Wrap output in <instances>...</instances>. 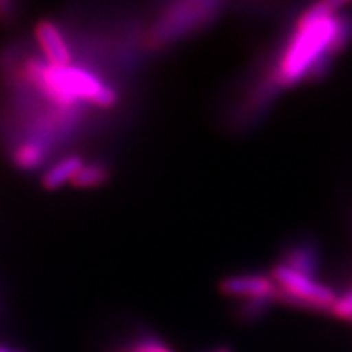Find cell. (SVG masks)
<instances>
[{"label": "cell", "mask_w": 352, "mask_h": 352, "mask_svg": "<svg viewBox=\"0 0 352 352\" xmlns=\"http://www.w3.org/2000/svg\"><path fill=\"white\" fill-rule=\"evenodd\" d=\"M34 36H36L39 50L43 51L44 63L52 65V67H67L72 65V51H70L69 43L59 30V26L50 20L39 21L34 28Z\"/></svg>", "instance_id": "cell-6"}, {"label": "cell", "mask_w": 352, "mask_h": 352, "mask_svg": "<svg viewBox=\"0 0 352 352\" xmlns=\"http://www.w3.org/2000/svg\"><path fill=\"white\" fill-rule=\"evenodd\" d=\"M340 10L341 3L321 2L302 13L277 57L271 77L274 85L294 87L305 78L323 76L329 56L340 52L352 34L351 19Z\"/></svg>", "instance_id": "cell-1"}, {"label": "cell", "mask_w": 352, "mask_h": 352, "mask_svg": "<svg viewBox=\"0 0 352 352\" xmlns=\"http://www.w3.org/2000/svg\"><path fill=\"white\" fill-rule=\"evenodd\" d=\"M0 352H23V351H19V349H12V347H8V346H3V344H0Z\"/></svg>", "instance_id": "cell-13"}, {"label": "cell", "mask_w": 352, "mask_h": 352, "mask_svg": "<svg viewBox=\"0 0 352 352\" xmlns=\"http://www.w3.org/2000/svg\"><path fill=\"white\" fill-rule=\"evenodd\" d=\"M220 290L228 297L248 302H270L277 297L274 280L266 276H232L222 280Z\"/></svg>", "instance_id": "cell-5"}, {"label": "cell", "mask_w": 352, "mask_h": 352, "mask_svg": "<svg viewBox=\"0 0 352 352\" xmlns=\"http://www.w3.org/2000/svg\"><path fill=\"white\" fill-rule=\"evenodd\" d=\"M277 289V298L294 303V305L324 310L331 308L336 296L328 285L318 283L314 276L303 274L287 264H277L271 272Z\"/></svg>", "instance_id": "cell-4"}, {"label": "cell", "mask_w": 352, "mask_h": 352, "mask_svg": "<svg viewBox=\"0 0 352 352\" xmlns=\"http://www.w3.org/2000/svg\"><path fill=\"white\" fill-rule=\"evenodd\" d=\"M107 182H108L107 166L100 164H90V165H83V168L80 170V173L76 176V179H74L72 184L80 189H91V188L103 186Z\"/></svg>", "instance_id": "cell-9"}, {"label": "cell", "mask_w": 352, "mask_h": 352, "mask_svg": "<svg viewBox=\"0 0 352 352\" xmlns=\"http://www.w3.org/2000/svg\"><path fill=\"white\" fill-rule=\"evenodd\" d=\"M30 82L57 107L70 108L76 103L95 104L98 108H113L118 95L107 82L90 70L67 65L52 67L43 60H33L26 67Z\"/></svg>", "instance_id": "cell-2"}, {"label": "cell", "mask_w": 352, "mask_h": 352, "mask_svg": "<svg viewBox=\"0 0 352 352\" xmlns=\"http://www.w3.org/2000/svg\"><path fill=\"white\" fill-rule=\"evenodd\" d=\"M46 145L39 142V139L26 140L20 144L13 152V162L21 170H36L46 160Z\"/></svg>", "instance_id": "cell-8"}, {"label": "cell", "mask_w": 352, "mask_h": 352, "mask_svg": "<svg viewBox=\"0 0 352 352\" xmlns=\"http://www.w3.org/2000/svg\"><path fill=\"white\" fill-rule=\"evenodd\" d=\"M114 352H175V349L160 338L140 336L124 342Z\"/></svg>", "instance_id": "cell-10"}, {"label": "cell", "mask_w": 352, "mask_h": 352, "mask_svg": "<svg viewBox=\"0 0 352 352\" xmlns=\"http://www.w3.org/2000/svg\"><path fill=\"white\" fill-rule=\"evenodd\" d=\"M222 3L208 0H184L168 6L148 32L152 47H166L208 26L219 15Z\"/></svg>", "instance_id": "cell-3"}, {"label": "cell", "mask_w": 352, "mask_h": 352, "mask_svg": "<svg viewBox=\"0 0 352 352\" xmlns=\"http://www.w3.org/2000/svg\"><path fill=\"white\" fill-rule=\"evenodd\" d=\"M284 264L294 267V270L303 272V274L314 276L315 272V264H316V258L314 250L310 246H297L296 250L289 253L287 261Z\"/></svg>", "instance_id": "cell-11"}, {"label": "cell", "mask_w": 352, "mask_h": 352, "mask_svg": "<svg viewBox=\"0 0 352 352\" xmlns=\"http://www.w3.org/2000/svg\"><path fill=\"white\" fill-rule=\"evenodd\" d=\"M212 352H230V349H226V347H219V349H215Z\"/></svg>", "instance_id": "cell-14"}, {"label": "cell", "mask_w": 352, "mask_h": 352, "mask_svg": "<svg viewBox=\"0 0 352 352\" xmlns=\"http://www.w3.org/2000/svg\"><path fill=\"white\" fill-rule=\"evenodd\" d=\"M331 310L333 314L340 316V318L352 321V290H349L346 296L336 298V302L333 303Z\"/></svg>", "instance_id": "cell-12"}, {"label": "cell", "mask_w": 352, "mask_h": 352, "mask_svg": "<svg viewBox=\"0 0 352 352\" xmlns=\"http://www.w3.org/2000/svg\"><path fill=\"white\" fill-rule=\"evenodd\" d=\"M83 165H85L83 160L77 155L60 158L59 162H56L54 165L50 166L46 170V173L43 175V186L52 191V189L63 188L67 183H74V179L80 173Z\"/></svg>", "instance_id": "cell-7"}]
</instances>
